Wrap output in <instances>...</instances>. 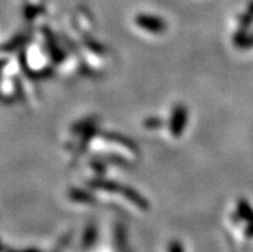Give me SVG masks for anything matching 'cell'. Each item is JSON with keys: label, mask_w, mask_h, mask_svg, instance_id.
Returning a JSON list of instances; mask_svg holds the SVG:
<instances>
[{"label": "cell", "mask_w": 253, "mask_h": 252, "mask_svg": "<svg viewBox=\"0 0 253 252\" xmlns=\"http://www.w3.org/2000/svg\"><path fill=\"white\" fill-rule=\"evenodd\" d=\"M170 252H184L181 245H179L177 242H173L170 246Z\"/></svg>", "instance_id": "cell-1"}]
</instances>
